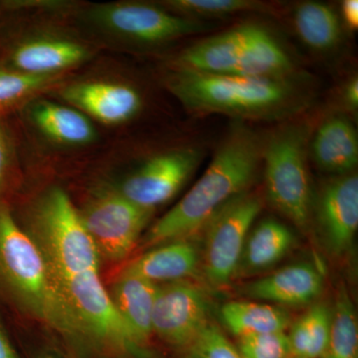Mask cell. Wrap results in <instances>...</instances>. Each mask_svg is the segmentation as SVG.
I'll list each match as a JSON object with an SVG mask.
<instances>
[{
	"label": "cell",
	"mask_w": 358,
	"mask_h": 358,
	"mask_svg": "<svg viewBox=\"0 0 358 358\" xmlns=\"http://www.w3.org/2000/svg\"><path fill=\"white\" fill-rule=\"evenodd\" d=\"M263 143L243 124L231 129L203 176L148 230L143 247L187 239L204 227L223 205L246 192L262 164Z\"/></svg>",
	"instance_id": "1"
},
{
	"label": "cell",
	"mask_w": 358,
	"mask_h": 358,
	"mask_svg": "<svg viewBox=\"0 0 358 358\" xmlns=\"http://www.w3.org/2000/svg\"><path fill=\"white\" fill-rule=\"evenodd\" d=\"M166 84L193 114H222L249 120H278L307 107V94L292 81L173 68Z\"/></svg>",
	"instance_id": "2"
},
{
	"label": "cell",
	"mask_w": 358,
	"mask_h": 358,
	"mask_svg": "<svg viewBox=\"0 0 358 358\" xmlns=\"http://www.w3.org/2000/svg\"><path fill=\"white\" fill-rule=\"evenodd\" d=\"M0 281L35 319L66 336L84 334L38 247L6 210H0Z\"/></svg>",
	"instance_id": "3"
},
{
	"label": "cell",
	"mask_w": 358,
	"mask_h": 358,
	"mask_svg": "<svg viewBox=\"0 0 358 358\" xmlns=\"http://www.w3.org/2000/svg\"><path fill=\"white\" fill-rule=\"evenodd\" d=\"M30 237L58 282L84 273L99 272L100 256L95 244L81 214L61 188H52L39 200Z\"/></svg>",
	"instance_id": "4"
},
{
	"label": "cell",
	"mask_w": 358,
	"mask_h": 358,
	"mask_svg": "<svg viewBox=\"0 0 358 358\" xmlns=\"http://www.w3.org/2000/svg\"><path fill=\"white\" fill-rule=\"evenodd\" d=\"M310 131L307 122H289L263 143L268 201L301 229L308 227L312 213L307 164Z\"/></svg>",
	"instance_id": "5"
},
{
	"label": "cell",
	"mask_w": 358,
	"mask_h": 358,
	"mask_svg": "<svg viewBox=\"0 0 358 358\" xmlns=\"http://www.w3.org/2000/svg\"><path fill=\"white\" fill-rule=\"evenodd\" d=\"M262 205L256 193H242L223 205L204 226V273L212 285H227L236 274L250 229Z\"/></svg>",
	"instance_id": "6"
},
{
	"label": "cell",
	"mask_w": 358,
	"mask_h": 358,
	"mask_svg": "<svg viewBox=\"0 0 358 358\" xmlns=\"http://www.w3.org/2000/svg\"><path fill=\"white\" fill-rule=\"evenodd\" d=\"M90 18L115 34L145 44L166 43L213 27L210 23L138 2L96 6L90 13Z\"/></svg>",
	"instance_id": "7"
},
{
	"label": "cell",
	"mask_w": 358,
	"mask_h": 358,
	"mask_svg": "<svg viewBox=\"0 0 358 358\" xmlns=\"http://www.w3.org/2000/svg\"><path fill=\"white\" fill-rule=\"evenodd\" d=\"M80 214L100 258L117 262L138 243L152 211L134 204L117 190L99 195Z\"/></svg>",
	"instance_id": "8"
},
{
	"label": "cell",
	"mask_w": 358,
	"mask_h": 358,
	"mask_svg": "<svg viewBox=\"0 0 358 358\" xmlns=\"http://www.w3.org/2000/svg\"><path fill=\"white\" fill-rule=\"evenodd\" d=\"M84 334L115 348L138 345L106 291L99 272H88L59 282Z\"/></svg>",
	"instance_id": "9"
},
{
	"label": "cell",
	"mask_w": 358,
	"mask_h": 358,
	"mask_svg": "<svg viewBox=\"0 0 358 358\" xmlns=\"http://www.w3.org/2000/svg\"><path fill=\"white\" fill-rule=\"evenodd\" d=\"M201 159L202 152L194 148L162 152L131 174L117 192L141 208L154 211L180 190Z\"/></svg>",
	"instance_id": "10"
},
{
	"label": "cell",
	"mask_w": 358,
	"mask_h": 358,
	"mask_svg": "<svg viewBox=\"0 0 358 358\" xmlns=\"http://www.w3.org/2000/svg\"><path fill=\"white\" fill-rule=\"evenodd\" d=\"M208 303L197 287L183 281L159 287L152 331L169 345L185 348L207 324Z\"/></svg>",
	"instance_id": "11"
},
{
	"label": "cell",
	"mask_w": 358,
	"mask_h": 358,
	"mask_svg": "<svg viewBox=\"0 0 358 358\" xmlns=\"http://www.w3.org/2000/svg\"><path fill=\"white\" fill-rule=\"evenodd\" d=\"M317 219L329 249L336 255L352 247L358 228V178L348 173L334 179L320 192Z\"/></svg>",
	"instance_id": "12"
},
{
	"label": "cell",
	"mask_w": 358,
	"mask_h": 358,
	"mask_svg": "<svg viewBox=\"0 0 358 358\" xmlns=\"http://www.w3.org/2000/svg\"><path fill=\"white\" fill-rule=\"evenodd\" d=\"M65 100L80 112L106 124H121L141 109L140 93L129 85L91 81L74 84L63 92Z\"/></svg>",
	"instance_id": "13"
},
{
	"label": "cell",
	"mask_w": 358,
	"mask_h": 358,
	"mask_svg": "<svg viewBox=\"0 0 358 358\" xmlns=\"http://www.w3.org/2000/svg\"><path fill=\"white\" fill-rule=\"evenodd\" d=\"M322 274L310 264L282 268L268 277L250 282L243 293L256 300L287 306L308 305L322 292Z\"/></svg>",
	"instance_id": "14"
},
{
	"label": "cell",
	"mask_w": 358,
	"mask_h": 358,
	"mask_svg": "<svg viewBox=\"0 0 358 358\" xmlns=\"http://www.w3.org/2000/svg\"><path fill=\"white\" fill-rule=\"evenodd\" d=\"M249 24H242L188 47L176 60L178 69L232 74L241 55Z\"/></svg>",
	"instance_id": "15"
},
{
	"label": "cell",
	"mask_w": 358,
	"mask_h": 358,
	"mask_svg": "<svg viewBox=\"0 0 358 358\" xmlns=\"http://www.w3.org/2000/svg\"><path fill=\"white\" fill-rule=\"evenodd\" d=\"M196 245L187 239L159 245L129 264L121 274L136 275L152 282L182 281L194 274L199 264Z\"/></svg>",
	"instance_id": "16"
},
{
	"label": "cell",
	"mask_w": 358,
	"mask_h": 358,
	"mask_svg": "<svg viewBox=\"0 0 358 358\" xmlns=\"http://www.w3.org/2000/svg\"><path fill=\"white\" fill-rule=\"evenodd\" d=\"M310 154L317 166L327 173H352L358 162L357 134L352 122L341 115L326 120L313 136Z\"/></svg>",
	"instance_id": "17"
},
{
	"label": "cell",
	"mask_w": 358,
	"mask_h": 358,
	"mask_svg": "<svg viewBox=\"0 0 358 358\" xmlns=\"http://www.w3.org/2000/svg\"><path fill=\"white\" fill-rule=\"evenodd\" d=\"M83 45L65 39H38L16 47L10 56L13 70L38 76H52L86 60Z\"/></svg>",
	"instance_id": "18"
},
{
	"label": "cell",
	"mask_w": 358,
	"mask_h": 358,
	"mask_svg": "<svg viewBox=\"0 0 358 358\" xmlns=\"http://www.w3.org/2000/svg\"><path fill=\"white\" fill-rule=\"evenodd\" d=\"M159 287L136 275L121 274L113 286L110 298L138 345L152 331V310Z\"/></svg>",
	"instance_id": "19"
},
{
	"label": "cell",
	"mask_w": 358,
	"mask_h": 358,
	"mask_svg": "<svg viewBox=\"0 0 358 358\" xmlns=\"http://www.w3.org/2000/svg\"><path fill=\"white\" fill-rule=\"evenodd\" d=\"M293 71L291 58L274 36L260 25L250 23L243 50L232 74L285 79L291 78Z\"/></svg>",
	"instance_id": "20"
},
{
	"label": "cell",
	"mask_w": 358,
	"mask_h": 358,
	"mask_svg": "<svg viewBox=\"0 0 358 358\" xmlns=\"http://www.w3.org/2000/svg\"><path fill=\"white\" fill-rule=\"evenodd\" d=\"M31 117L45 136L58 143L81 145L95 140L93 124L83 113L74 108L40 102L32 108Z\"/></svg>",
	"instance_id": "21"
},
{
	"label": "cell",
	"mask_w": 358,
	"mask_h": 358,
	"mask_svg": "<svg viewBox=\"0 0 358 358\" xmlns=\"http://www.w3.org/2000/svg\"><path fill=\"white\" fill-rule=\"evenodd\" d=\"M225 327L236 336L285 333L291 324L288 312L255 301H230L221 308Z\"/></svg>",
	"instance_id": "22"
},
{
	"label": "cell",
	"mask_w": 358,
	"mask_h": 358,
	"mask_svg": "<svg viewBox=\"0 0 358 358\" xmlns=\"http://www.w3.org/2000/svg\"><path fill=\"white\" fill-rule=\"evenodd\" d=\"M294 238L292 231L275 219H265L250 233L245 243L240 268L259 272L275 265L288 253Z\"/></svg>",
	"instance_id": "23"
},
{
	"label": "cell",
	"mask_w": 358,
	"mask_h": 358,
	"mask_svg": "<svg viewBox=\"0 0 358 358\" xmlns=\"http://www.w3.org/2000/svg\"><path fill=\"white\" fill-rule=\"evenodd\" d=\"M294 22L299 36L313 50H331L341 39L338 15L326 4L315 1L301 4L294 13Z\"/></svg>",
	"instance_id": "24"
},
{
	"label": "cell",
	"mask_w": 358,
	"mask_h": 358,
	"mask_svg": "<svg viewBox=\"0 0 358 358\" xmlns=\"http://www.w3.org/2000/svg\"><path fill=\"white\" fill-rule=\"evenodd\" d=\"M331 313L324 305H315L291 327L288 338L292 357L322 358L331 331Z\"/></svg>",
	"instance_id": "25"
},
{
	"label": "cell",
	"mask_w": 358,
	"mask_h": 358,
	"mask_svg": "<svg viewBox=\"0 0 358 358\" xmlns=\"http://www.w3.org/2000/svg\"><path fill=\"white\" fill-rule=\"evenodd\" d=\"M322 358H358V329L348 292L341 291L331 315V331Z\"/></svg>",
	"instance_id": "26"
},
{
	"label": "cell",
	"mask_w": 358,
	"mask_h": 358,
	"mask_svg": "<svg viewBox=\"0 0 358 358\" xmlns=\"http://www.w3.org/2000/svg\"><path fill=\"white\" fill-rule=\"evenodd\" d=\"M167 8L192 20L226 18L246 11H267L268 6L254 0H169Z\"/></svg>",
	"instance_id": "27"
},
{
	"label": "cell",
	"mask_w": 358,
	"mask_h": 358,
	"mask_svg": "<svg viewBox=\"0 0 358 358\" xmlns=\"http://www.w3.org/2000/svg\"><path fill=\"white\" fill-rule=\"evenodd\" d=\"M182 350L183 358H242L225 334L209 322Z\"/></svg>",
	"instance_id": "28"
},
{
	"label": "cell",
	"mask_w": 358,
	"mask_h": 358,
	"mask_svg": "<svg viewBox=\"0 0 358 358\" xmlns=\"http://www.w3.org/2000/svg\"><path fill=\"white\" fill-rule=\"evenodd\" d=\"M238 352L242 358H289L288 336L271 333L242 336L238 339Z\"/></svg>",
	"instance_id": "29"
},
{
	"label": "cell",
	"mask_w": 358,
	"mask_h": 358,
	"mask_svg": "<svg viewBox=\"0 0 358 358\" xmlns=\"http://www.w3.org/2000/svg\"><path fill=\"white\" fill-rule=\"evenodd\" d=\"M52 76L0 70V107L10 105L50 84Z\"/></svg>",
	"instance_id": "30"
},
{
	"label": "cell",
	"mask_w": 358,
	"mask_h": 358,
	"mask_svg": "<svg viewBox=\"0 0 358 358\" xmlns=\"http://www.w3.org/2000/svg\"><path fill=\"white\" fill-rule=\"evenodd\" d=\"M341 13L346 26L350 29L358 28V1L357 0H345L341 4Z\"/></svg>",
	"instance_id": "31"
},
{
	"label": "cell",
	"mask_w": 358,
	"mask_h": 358,
	"mask_svg": "<svg viewBox=\"0 0 358 358\" xmlns=\"http://www.w3.org/2000/svg\"><path fill=\"white\" fill-rule=\"evenodd\" d=\"M345 100L350 109L357 110L358 107V81L357 78L346 84Z\"/></svg>",
	"instance_id": "32"
},
{
	"label": "cell",
	"mask_w": 358,
	"mask_h": 358,
	"mask_svg": "<svg viewBox=\"0 0 358 358\" xmlns=\"http://www.w3.org/2000/svg\"><path fill=\"white\" fill-rule=\"evenodd\" d=\"M0 358H20L1 326H0Z\"/></svg>",
	"instance_id": "33"
},
{
	"label": "cell",
	"mask_w": 358,
	"mask_h": 358,
	"mask_svg": "<svg viewBox=\"0 0 358 358\" xmlns=\"http://www.w3.org/2000/svg\"><path fill=\"white\" fill-rule=\"evenodd\" d=\"M7 162H8V154H7L6 138L2 133V129H0V186L6 178Z\"/></svg>",
	"instance_id": "34"
},
{
	"label": "cell",
	"mask_w": 358,
	"mask_h": 358,
	"mask_svg": "<svg viewBox=\"0 0 358 358\" xmlns=\"http://www.w3.org/2000/svg\"><path fill=\"white\" fill-rule=\"evenodd\" d=\"M38 358H63L61 357H58L56 355H52V353H45V355H40Z\"/></svg>",
	"instance_id": "35"
},
{
	"label": "cell",
	"mask_w": 358,
	"mask_h": 358,
	"mask_svg": "<svg viewBox=\"0 0 358 358\" xmlns=\"http://www.w3.org/2000/svg\"><path fill=\"white\" fill-rule=\"evenodd\" d=\"M289 358H303V357H291Z\"/></svg>",
	"instance_id": "36"
}]
</instances>
